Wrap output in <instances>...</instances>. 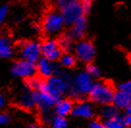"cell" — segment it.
<instances>
[{"label":"cell","instance_id":"1","mask_svg":"<svg viewBox=\"0 0 131 128\" xmlns=\"http://www.w3.org/2000/svg\"><path fill=\"white\" fill-rule=\"evenodd\" d=\"M114 92L115 90L111 84L107 82H96L94 83L88 95L93 103L105 106L112 104Z\"/></svg>","mask_w":131,"mask_h":128},{"label":"cell","instance_id":"2","mask_svg":"<svg viewBox=\"0 0 131 128\" xmlns=\"http://www.w3.org/2000/svg\"><path fill=\"white\" fill-rule=\"evenodd\" d=\"M64 20L60 12L56 10L49 11L45 16L42 22H41V29L45 36L52 37L59 34L64 27Z\"/></svg>","mask_w":131,"mask_h":128},{"label":"cell","instance_id":"3","mask_svg":"<svg viewBox=\"0 0 131 128\" xmlns=\"http://www.w3.org/2000/svg\"><path fill=\"white\" fill-rule=\"evenodd\" d=\"M93 85V78L86 71H81L70 82L69 91L72 96H82L89 94Z\"/></svg>","mask_w":131,"mask_h":128},{"label":"cell","instance_id":"4","mask_svg":"<svg viewBox=\"0 0 131 128\" xmlns=\"http://www.w3.org/2000/svg\"><path fill=\"white\" fill-rule=\"evenodd\" d=\"M40 49L41 55L50 62H56L60 60L63 54V50L61 49L57 40L54 39H47L43 41L40 44Z\"/></svg>","mask_w":131,"mask_h":128},{"label":"cell","instance_id":"5","mask_svg":"<svg viewBox=\"0 0 131 128\" xmlns=\"http://www.w3.org/2000/svg\"><path fill=\"white\" fill-rule=\"evenodd\" d=\"M75 56L81 62L91 64L95 55V48L90 41H80L74 46Z\"/></svg>","mask_w":131,"mask_h":128},{"label":"cell","instance_id":"6","mask_svg":"<svg viewBox=\"0 0 131 128\" xmlns=\"http://www.w3.org/2000/svg\"><path fill=\"white\" fill-rule=\"evenodd\" d=\"M11 71L16 77L28 79L36 73V64L21 59L13 65Z\"/></svg>","mask_w":131,"mask_h":128},{"label":"cell","instance_id":"7","mask_svg":"<svg viewBox=\"0 0 131 128\" xmlns=\"http://www.w3.org/2000/svg\"><path fill=\"white\" fill-rule=\"evenodd\" d=\"M20 55L22 60L28 62L36 63L41 58V49L40 43L37 41H25L20 46Z\"/></svg>","mask_w":131,"mask_h":128},{"label":"cell","instance_id":"8","mask_svg":"<svg viewBox=\"0 0 131 128\" xmlns=\"http://www.w3.org/2000/svg\"><path fill=\"white\" fill-rule=\"evenodd\" d=\"M71 114L80 119H92L94 115V105L85 100L78 101L77 103L73 104Z\"/></svg>","mask_w":131,"mask_h":128},{"label":"cell","instance_id":"9","mask_svg":"<svg viewBox=\"0 0 131 128\" xmlns=\"http://www.w3.org/2000/svg\"><path fill=\"white\" fill-rule=\"evenodd\" d=\"M60 13H61L62 17H63L64 23L68 26H71L79 17L83 16V13H82L81 7H80L79 3L70 5L64 10H62Z\"/></svg>","mask_w":131,"mask_h":128},{"label":"cell","instance_id":"10","mask_svg":"<svg viewBox=\"0 0 131 128\" xmlns=\"http://www.w3.org/2000/svg\"><path fill=\"white\" fill-rule=\"evenodd\" d=\"M35 102L36 107L39 108L42 113L49 112L51 108L54 107L55 103L57 102L56 99H54L52 96L45 94L41 91H35Z\"/></svg>","mask_w":131,"mask_h":128},{"label":"cell","instance_id":"11","mask_svg":"<svg viewBox=\"0 0 131 128\" xmlns=\"http://www.w3.org/2000/svg\"><path fill=\"white\" fill-rule=\"evenodd\" d=\"M88 28V21L85 16H82L71 25L70 33L68 34L73 41H79L85 37Z\"/></svg>","mask_w":131,"mask_h":128},{"label":"cell","instance_id":"12","mask_svg":"<svg viewBox=\"0 0 131 128\" xmlns=\"http://www.w3.org/2000/svg\"><path fill=\"white\" fill-rule=\"evenodd\" d=\"M57 66L53 63L46 60L45 58H40L36 64V72H38L39 77L41 79H47L55 74Z\"/></svg>","mask_w":131,"mask_h":128},{"label":"cell","instance_id":"13","mask_svg":"<svg viewBox=\"0 0 131 128\" xmlns=\"http://www.w3.org/2000/svg\"><path fill=\"white\" fill-rule=\"evenodd\" d=\"M131 94H126L123 91H115L112 104L119 110H124L131 107Z\"/></svg>","mask_w":131,"mask_h":128},{"label":"cell","instance_id":"14","mask_svg":"<svg viewBox=\"0 0 131 128\" xmlns=\"http://www.w3.org/2000/svg\"><path fill=\"white\" fill-rule=\"evenodd\" d=\"M72 107H73V102L70 99L61 98L54 105V112L56 116L66 118L70 114H71Z\"/></svg>","mask_w":131,"mask_h":128},{"label":"cell","instance_id":"15","mask_svg":"<svg viewBox=\"0 0 131 128\" xmlns=\"http://www.w3.org/2000/svg\"><path fill=\"white\" fill-rule=\"evenodd\" d=\"M17 104L23 109L29 110L32 108L36 107V102H35V92L32 91H27L23 92L19 96Z\"/></svg>","mask_w":131,"mask_h":128},{"label":"cell","instance_id":"16","mask_svg":"<svg viewBox=\"0 0 131 128\" xmlns=\"http://www.w3.org/2000/svg\"><path fill=\"white\" fill-rule=\"evenodd\" d=\"M13 45L9 37H0V59L10 58L13 55Z\"/></svg>","mask_w":131,"mask_h":128},{"label":"cell","instance_id":"17","mask_svg":"<svg viewBox=\"0 0 131 128\" xmlns=\"http://www.w3.org/2000/svg\"><path fill=\"white\" fill-rule=\"evenodd\" d=\"M118 115H119V110L115 107L113 104L102 106L101 110H100V117L103 120L112 119Z\"/></svg>","mask_w":131,"mask_h":128},{"label":"cell","instance_id":"18","mask_svg":"<svg viewBox=\"0 0 131 128\" xmlns=\"http://www.w3.org/2000/svg\"><path fill=\"white\" fill-rule=\"evenodd\" d=\"M103 123H104L106 128H128L125 124L123 123V118H122L121 114L112 118V119L103 120Z\"/></svg>","mask_w":131,"mask_h":128},{"label":"cell","instance_id":"19","mask_svg":"<svg viewBox=\"0 0 131 128\" xmlns=\"http://www.w3.org/2000/svg\"><path fill=\"white\" fill-rule=\"evenodd\" d=\"M42 81H43V79L40 78V77L32 76L28 79H25V87L28 91H39L41 86Z\"/></svg>","mask_w":131,"mask_h":128},{"label":"cell","instance_id":"20","mask_svg":"<svg viewBox=\"0 0 131 128\" xmlns=\"http://www.w3.org/2000/svg\"><path fill=\"white\" fill-rule=\"evenodd\" d=\"M60 64L62 66H64L66 68L73 67L76 64V58L71 53L67 52L65 54H62L61 58H60Z\"/></svg>","mask_w":131,"mask_h":128},{"label":"cell","instance_id":"21","mask_svg":"<svg viewBox=\"0 0 131 128\" xmlns=\"http://www.w3.org/2000/svg\"><path fill=\"white\" fill-rule=\"evenodd\" d=\"M57 41L63 51H64V50L69 51V50L72 49L74 46L73 45L74 41L69 36V35H63V36H61Z\"/></svg>","mask_w":131,"mask_h":128},{"label":"cell","instance_id":"22","mask_svg":"<svg viewBox=\"0 0 131 128\" xmlns=\"http://www.w3.org/2000/svg\"><path fill=\"white\" fill-rule=\"evenodd\" d=\"M50 124L52 128H68L69 121L66 118L55 116L50 120Z\"/></svg>","mask_w":131,"mask_h":128},{"label":"cell","instance_id":"23","mask_svg":"<svg viewBox=\"0 0 131 128\" xmlns=\"http://www.w3.org/2000/svg\"><path fill=\"white\" fill-rule=\"evenodd\" d=\"M79 2L80 0H54V7L61 12L62 10H64L67 7Z\"/></svg>","mask_w":131,"mask_h":128},{"label":"cell","instance_id":"24","mask_svg":"<svg viewBox=\"0 0 131 128\" xmlns=\"http://www.w3.org/2000/svg\"><path fill=\"white\" fill-rule=\"evenodd\" d=\"M86 72L92 78H98L101 75V71L94 64H88L86 67Z\"/></svg>","mask_w":131,"mask_h":128},{"label":"cell","instance_id":"25","mask_svg":"<svg viewBox=\"0 0 131 128\" xmlns=\"http://www.w3.org/2000/svg\"><path fill=\"white\" fill-rule=\"evenodd\" d=\"M80 7H81L83 16H86L92 10V6H93V0H80L79 2Z\"/></svg>","mask_w":131,"mask_h":128},{"label":"cell","instance_id":"26","mask_svg":"<svg viewBox=\"0 0 131 128\" xmlns=\"http://www.w3.org/2000/svg\"><path fill=\"white\" fill-rule=\"evenodd\" d=\"M117 91H123V92H126V94H131V83L130 81H126V82H123L119 84L118 86V90Z\"/></svg>","mask_w":131,"mask_h":128},{"label":"cell","instance_id":"27","mask_svg":"<svg viewBox=\"0 0 131 128\" xmlns=\"http://www.w3.org/2000/svg\"><path fill=\"white\" fill-rule=\"evenodd\" d=\"M9 12V7L7 5H1L0 6V24L5 20Z\"/></svg>","mask_w":131,"mask_h":128},{"label":"cell","instance_id":"28","mask_svg":"<svg viewBox=\"0 0 131 128\" xmlns=\"http://www.w3.org/2000/svg\"><path fill=\"white\" fill-rule=\"evenodd\" d=\"M89 128H106L103 123V121H100L98 120H92L89 124Z\"/></svg>","mask_w":131,"mask_h":128},{"label":"cell","instance_id":"29","mask_svg":"<svg viewBox=\"0 0 131 128\" xmlns=\"http://www.w3.org/2000/svg\"><path fill=\"white\" fill-rule=\"evenodd\" d=\"M11 120V117L7 113H0V125L7 124Z\"/></svg>","mask_w":131,"mask_h":128},{"label":"cell","instance_id":"30","mask_svg":"<svg viewBox=\"0 0 131 128\" xmlns=\"http://www.w3.org/2000/svg\"><path fill=\"white\" fill-rule=\"evenodd\" d=\"M5 104H6V100H5L4 95H2V94H0V109L4 107Z\"/></svg>","mask_w":131,"mask_h":128},{"label":"cell","instance_id":"31","mask_svg":"<svg viewBox=\"0 0 131 128\" xmlns=\"http://www.w3.org/2000/svg\"><path fill=\"white\" fill-rule=\"evenodd\" d=\"M28 128H45V126H42L41 124H39V123H32L30 124L28 126Z\"/></svg>","mask_w":131,"mask_h":128},{"label":"cell","instance_id":"32","mask_svg":"<svg viewBox=\"0 0 131 128\" xmlns=\"http://www.w3.org/2000/svg\"><path fill=\"white\" fill-rule=\"evenodd\" d=\"M32 29L34 30L35 32H39L40 30H41V26H40L39 24H34V25L32 26Z\"/></svg>","mask_w":131,"mask_h":128}]
</instances>
